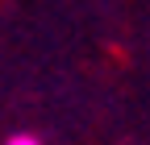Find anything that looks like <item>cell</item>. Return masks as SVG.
<instances>
[{"label":"cell","mask_w":150,"mask_h":145,"mask_svg":"<svg viewBox=\"0 0 150 145\" xmlns=\"http://www.w3.org/2000/svg\"><path fill=\"white\" fill-rule=\"evenodd\" d=\"M4 145H42V141H38V137H29V133H17V137H8Z\"/></svg>","instance_id":"1"}]
</instances>
